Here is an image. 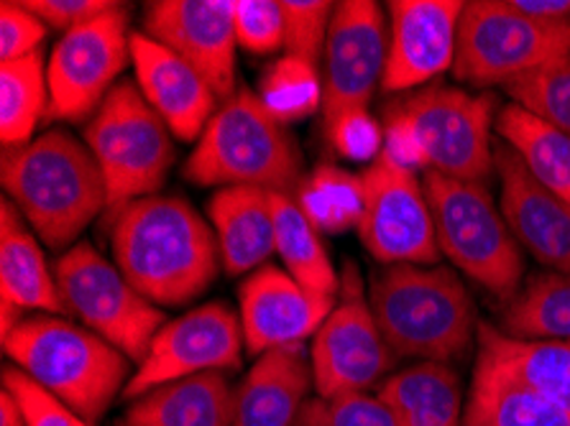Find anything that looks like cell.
Returning a JSON list of instances; mask_svg holds the SVG:
<instances>
[{
  "mask_svg": "<svg viewBox=\"0 0 570 426\" xmlns=\"http://www.w3.org/2000/svg\"><path fill=\"white\" fill-rule=\"evenodd\" d=\"M3 388L19 398L29 426H92L80 414H75L72 408L59 402V398L47 394L39 384H33L19 368L3 370Z\"/></svg>",
  "mask_w": 570,
  "mask_h": 426,
  "instance_id": "cell-38",
  "label": "cell"
},
{
  "mask_svg": "<svg viewBox=\"0 0 570 426\" xmlns=\"http://www.w3.org/2000/svg\"><path fill=\"white\" fill-rule=\"evenodd\" d=\"M220 266L228 276L254 274L276 254L272 192L262 187H223L207 205Z\"/></svg>",
  "mask_w": 570,
  "mask_h": 426,
  "instance_id": "cell-22",
  "label": "cell"
},
{
  "mask_svg": "<svg viewBox=\"0 0 570 426\" xmlns=\"http://www.w3.org/2000/svg\"><path fill=\"white\" fill-rule=\"evenodd\" d=\"M327 128V136L335 149L351 161H376L384 151V128L368 116V110H351L335 118Z\"/></svg>",
  "mask_w": 570,
  "mask_h": 426,
  "instance_id": "cell-40",
  "label": "cell"
},
{
  "mask_svg": "<svg viewBox=\"0 0 570 426\" xmlns=\"http://www.w3.org/2000/svg\"><path fill=\"white\" fill-rule=\"evenodd\" d=\"M131 62L138 90L171 133L183 141H200L220 108V98L205 77L144 31L131 33Z\"/></svg>",
  "mask_w": 570,
  "mask_h": 426,
  "instance_id": "cell-20",
  "label": "cell"
},
{
  "mask_svg": "<svg viewBox=\"0 0 570 426\" xmlns=\"http://www.w3.org/2000/svg\"><path fill=\"white\" fill-rule=\"evenodd\" d=\"M389 57V23L374 0L335 3L323 55V118L331 126L351 110H368L382 87Z\"/></svg>",
  "mask_w": 570,
  "mask_h": 426,
  "instance_id": "cell-15",
  "label": "cell"
},
{
  "mask_svg": "<svg viewBox=\"0 0 570 426\" xmlns=\"http://www.w3.org/2000/svg\"><path fill=\"white\" fill-rule=\"evenodd\" d=\"M236 390L223 373L171 380L128 406L120 426H233Z\"/></svg>",
  "mask_w": 570,
  "mask_h": 426,
  "instance_id": "cell-23",
  "label": "cell"
},
{
  "mask_svg": "<svg viewBox=\"0 0 570 426\" xmlns=\"http://www.w3.org/2000/svg\"><path fill=\"white\" fill-rule=\"evenodd\" d=\"M499 333L514 340L570 343V274L532 276L504 307Z\"/></svg>",
  "mask_w": 570,
  "mask_h": 426,
  "instance_id": "cell-30",
  "label": "cell"
},
{
  "mask_svg": "<svg viewBox=\"0 0 570 426\" xmlns=\"http://www.w3.org/2000/svg\"><path fill=\"white\" fill-rule=\"evenodd\" d=\"M499 210L517 242L550 271L570 274V205L540 185L502 138H494Z\"/></svg>",
  "mask_w": 570,
  "mask_h": 426,
  "instance_id": "cell-19",
  "label": "cell"
},
{
  "mask_svg": "<svg viewBox=\"0 0 570 426\" xmlns=\"http://www.w3.org/2000/svg\"><path fill=\"white\" fill-rule=\"evenodd\" d=\"M144 33L200 72L223 102L236 95L233 0H154L144 11Z\"/></svg>",
  "mask_w": 570,
  "mask_h": 426,
  "instance_id": "cell-16",
  "label": "cell"
},
{
  "mask_svg": "<svg viewBox=\"0 0 570 426\" xmlns=\"http://www.w3.org/2000/svg\"><path fill=\"white\" fill-rule=\"evenodd\" d=\"M233 26L238 47L252 55L284 49V13L276 0H233Z\"/></svg>",
  "mask_w": 570,
  "mask_h": 426,
  "instance_id": "cell-37",
  "label": "cell"
},
{
  "mask_svg": "<svg viewBox=\"0 0 570 426\" xmlns=\"http://www.w3.org/2000/svg\"><path fill=\"white\" fill-rule=\"evenodd\" d=\"M0 299L23 311L67 315L55 271L47 266L37 238L26 228L19 207L3 199L0 215Z\"/></svg>",
  "mask_w": 570,
  "mask_h": 426,
  "instance_id": "cell-25",
  "label": "cell"
},
{
  "mask_svg": "<svg viewBox=\"0 0 570 426\" xmlns=\"http://www.w3.org/2000/svg\"><path fill=\"white\" fill-rule=\"evenodd\" d=\"M240 327L246 350L264 355L274 347L305 343L335 309L333 294H317L276 266H262L240 284Z\"/></svg>",
  "mask_w": 570,
  "mask_h": 426,
  "instance_id": "cell-18",
  "label": "cell"
},
{
  "mask_svg": "<svg viewBox=\"0 0 570 426\" xmlns=\"http://www.w3.org/2000/svg\"><path fill=\"white\" fill-rule=\"evenodd\" d=\"M315 386L305 343L274 347L258 355L236 388L233 426H297Z\"/></svg>",
  "mask_w": 570,
  "mask_h": 426,
  "instance_id": "cell-21",
  "label": "cell"
},
{
  "mask_svg": "<svg viewBox=\"0 0 570 426\" xmlns=\"http://www.w3.org/2000/svg\"><path fill=\"white\" fill-rule=\"evenodd\" d=\"M335 6L327 0H282L284 51L317 67L325 55Z\"/></svg>",
  "mask_w": 570,
  "mask_h": 426,
  "instance_id": "cell-35",
  "label": "cell"
},
{
  "mask_svg": "<svg viewBox=\"0 0 570 426\" xmlns=\"http://www.w3.org/2000/svg\"><path fill=\"white\" fill-rule=\"evenodd\" d=\"M272 210L276 225V256L282 258L284 271L307 289L335 297L338 276H335L320 230L302 212L297 199L284 192H272Z\"/></svg>",
  "mask_w": 570,
  "mask_h": 426,
  "instance_id": "cell-29",
  "label": "cell"
},
{
  "mask_svg": "<svg viewBox=\"0 0 570 426\" xmlns=\"http://www.w3.org/2000/svg\"><path fill=\"white\" fill-rule=\"evenodd\" d=\"M497 138L512 149L542 187L570 205V136L524 108H499Z\"/></svg>",
  "mask_w": 570,
  "mask_h": 426,
  "instance_id": "cell-28",
  "label": "cell"
},
{
  "mask_svg": "<svg viewBox=\"0 0 570 426\" xmlns=\"http://www.w3.org/2000/svg\"><path fill=\"white\" fill-rule=\"evenodd\" d=\"M110 248L138 294L161 307L200 297L215 281L220 250L215 230L183 197H144L110 217Z\"/></svg>",
  "mask_w": 570,
  "mask_h": 426,
  "instance_id": "cell-1",
  "label": "cell"
},
{
  "mask_svg": "<svg viewBox=\"0 0 570 426\" xmlns=\"http://www.w3.org/2000/svg\"><path fill=\"white\" fill-rule=\"evenodd\" d=\"M463 426H570V414L476 358Z\"/></svg>",
  "mask_w": 570,
  "mask_h": 426,
  "instance_id": "cell-27",
  "label": "cell"
},
{
  "mask_svg": "<svg viewBox=\"0 0 570 426\" xmlns=\"http://www.w3.org/2000/svg\"><path fill=\"white\" fill-rule=\"evenodd\" d=\"M563 55H570V19L538 21L512 0H473L458 31L453 75L471 87H504Z\"/></svg>",
  "mask_w": 570,
  "mask_h": 426,
  "instance_id": "cell-8",
  "label": "cell"
},
{
  "mask_svg": "<svg viewBox=\"0 0 570 426\" xmlns=\"http://www.w3.org/2000/svg\"><path fill=\"white\" fill-rule=\"evenodd\" d=\"M517 11L538 21L570 19V0H512Z\"/></svg>",
  "mask_w": 570,
  "mask_h": 426,
  "instance_id": "cell-42",
  "label": "cell"
},
{
  "mask_svg": "<svg viewBox=\"0 0 570 426\" xmlns=\"http://www.w3.org/2000/svg\"><path fill=\"white\" fill-rule=\"evenodd\" d=\"M309 360L317 396L325 398L366 394L396 365L353 266L343 278V301L313 337Z\"/></svg>",
  "mask_w": 570,
  "mask_h": 426,
  "instance_id": "cell-13",
  "label": "cell"
},
{
  "mask_svg": "<svg viewBox=\"0 0 570 426\" xmlns=\"http://www.w3.org/2000/svg\"><path fill=\"white\" fill-rule=\"evenodd\" d=\"M244 327L228 304L210 301L159 329L146 358L126 386V398H138L171 380L203 373H226L244 360Z\"/></svg>",
  "mask_w": 570,
  "mask_h": 426,
  "instance_id": "cell-14",
  "label": "cell"
},
{
  "mask_svg": "<svg viewBox=\"0 0 570 426\" xmlns=\"http://www.w3.org/2000/svg\"><path fill=\"white\" fill-rule=\"evenodd\" d=\"M295 199L317 230H358L364 217V177L335 167H320L302 179Z\"/></svg>",
  "mask_w": 570,
  "mask_h": 426,
  "instance_id": "cell-32",
  "label": "cell"
},
{
  "mask_svg": "<svg viewBox=\"0 0 570 426\" xmlns=\"http://www.w3.org/2000/svg\"><path fill=\"white\" fill-rule=\"evenodd\" d=\"M364 177V217L358 238L384 266H433L440 258L433 207L425 185L392 156L382 151Z\"/></svg>",
  "mask_w": 570,
  "mask_h": 426,
  "instance_id": "cell-11",
  "label": "cell"
},
{
  "mask_svg": "<svg viewBox=\"0 0 570 426\" xmlns=\"http://www.w3.org/2000/svg\"><path fill=\"white\" fill-rule=\"evenodd\" d=\"M371 309L396 358L451 365L479 340L471 294L445 266H384L371 278Z\"/></svg>",
  "mask_w": 570,
  "mask_h": 426,
  "instance_id": "cell-3",
  "label": "cell"
},
{
  "mask_svg": "<svg viewBox=\"0 0 570 426\" xmlns=\"http://www.w3.org/2000/svg\"><path fill=\"white\" fill-rule=\"evenodd\" d=\"M51 271L67 315L118 347L128 360L146 358L164 327V315L157 304L138 294L118 266L108 264L90 242H77L57 258Z\"/></svg>",
  "mask_w": 570,
  "mask_h": 426,
  "instance_id": "cell-9",
  "label": "cell"
},
{
  "mask_svg": "<svg viewBox=\"0 0 570 426\" xmlns=\"http://www.w3.org/2000/svg\"><path fill=\"white\" fill-rule=\"evenodd\" d=\"M3 187L23 220L49 248L72 246L102 210L108 195L88 143L67 130H47L3 151Z\"/></svg>",
  "mask_w": 570,
  "mask_h": 426,
  "instance_id": "cell-2",
  "label": "cell"
},
{
  "mask_svg": "<svg viewBox=\"0 0 570 426\" xmlns=\"http://www.w3.org/2000/svg\"><path fill=\"white\" fill-rule=\"evenodd\" d=\"M85 143L102 171L108 212L154 197L175 164L171 130L134 82H118L85 126Z\"/></svg>",
  "mask_w": 570,
  "mask_h": 426,
  "instance_id": "cell-7",
  "label": "cell"
},
{
  "mask_svg": "<svg viewBox=\"0 0 570 426\" xmlns=\"http://www.w3.org/2000/svg\"><path fill=\"white\" fill-rule=\"evenodd\" d=\"M23 6L37 13L49 29L67 33L77 26L100 19L102 13L116 11L120 3H114V0H23Z\"/></svg>",
  "mask_w": 570,
  "mask_h": 426,
  "instance_id": "cell-41",
  "label": "cell"
},
{
  "mask_svg": "<svg viewBox=\"0 0 570 426\" xmlns=\"http://www.w3.org/2000/svg\"><path fill=\"white\" fill-rule=\"evenodd\" d=\"M389 57L382 87L389 92L417 90L455 67L461 0H392Z\"/></svg>",
  "mask_w": 570,
  "mask_h": 426,
  "instance_id": "cell-17",
  "label": "cell"
},
{
  "mask_svg": "<svg viewBox=\"0 0 570 426\" xmlns=\"http://www.w3.org/2000/svg\"><path fill=\"white\" fill-rule=\"evenodd\" d=\"M258 100L279 123H295L299 118L323 110V77L317 67L297 57H284L264 75Z\"/></svg>",
  "mask_w": 570,
  "mask_h": 426,
  "instance_id": "cell-33",
  "label": "cell"
},
{
  "mask_svg": "<svg viewBox=\"0 0 570 426\" xmlns=\"http://www.w3.org/2000/svg\"><path fill=\"white\" fill-rule=\"evenodd\" d=\"M49 110L45 57L31 55L0 65V141L3 149L31 143L33 130Z\"/></svg>",
  "mask_w": 570,
  "mask_h": 426,
  "instance_id": "cell-31",
  "label": "cell"
},
{
  "mask_svg": "<svg viewBox=\"0 0 570 426\" xmlns=\"http://www.w3.org/2000/svg\"><path fill=\"white\" fill-rule=\"evenodd\" d=\"M476 343V358L570 414V343L514 340L487 321H479Z\"/></svg>",
  "mask_w": 570,
  "mask_h": 426,
  "instance_id": "cell-24",
  "label": "cell"
},
{
  "mask_svg": "<svg viewBox=\"0 0 570 426\" xmlns=\"http://www.w3.org/2000/svg\"><path fill=\"white\" fill-rule=\"evenodd\" d=\"M440 254L497 299L512 301L522 289V246L509 230L489 187L425 171Z\"/></svg>",
  "mask_w": 570,
  "mask_h": 426,
  "instance_id": "cell-6",
  "label": "cell"
},
{
  "mask_svg": "<svg viewBox=\"0 0 570 426\" xmlns=\"http://www.w3.org/2000/svg\"><path fill=\"white\" fill-rule=\"evenodd\" d=\"M183 174L197 187H262L292 195L302 185V156L287 126L256 92L238 87L215 110Z\"/></svg>",
  "mask_w": 570,
  "mask_h": 426,
  "instance_id": "cell-5",
  "label": "cell"
},
{
  "mask_svg": "<svg viewBox=\"0 0 570 426\" xmlns=\"http://www.w3.org/2000/svg\"><path fill=\"white\" fill-rule=\"evenodd\" d=\"M417 138L425 171L463 181H487L494 174L497 98L463 87L433 85L410 95L394 110Z\"/></svg>",
  "mask_w": 570,
  "mask_h": 426,
  "instance_id": "cell-10",
  "label": "cell"
},
{
  "mask_svg": "<svg viewBox=\"0 0 570 426\" xmlns=\"http://www.w3.org/2000/svg\"><path fill=\"white\" fill-rule=\"evenodd\" d=\"M379 396L392 408L396 426H463V388L451 365H410L389 376Z\"/></svg>",
  "mask_w": 570,
  "mask_h": 426,
  "instance_id": "cell-26",
  "label": "cell"
},
{
  "mask_svg": "<svg viewBox=\"0 0 570 426\" xmlns=\"http://www.w3.org/2000/svg\"><path fill=\"white\" fill-rule=\"evenodd\" d=\"M128 59H131V31H128L126 6L62 33L47 67V118L69 120V123L92 118L116 87Z\"/></svg>",
  "mask_w": 570,
  "mask_h": 426,
  "instance_id": "cell-12",
  "label": "cell"
},
{
  "mask_svg": "<svg viewBox=\"0 0 570 426\" xmlns=\"http://www.w3.org/2000/svg\"><path fill=\"white\" fill-rule=\"evenodd\" d=\"M3 350L33 384L95 424L131 380V360L92 329L59 315L26 317Z\"/></svg>",
  "mask_w": 570,
  "mask_h": 426,
  "instance_id": "cell-4",
  "label": "cell"
},
{
  "mask_svg": "<svg viewBox=\"0 0 570 426\" xmlns=\"http://www.w3.org/2000/svg\"><path fill=\"white\" fill-rule=\"evenodd\" d=\"M47 31L49 26L37 13L29 11L23 0H19V3H11V0L0 3V59L3 62L39 55Z\"/></svg>",
  "mask_w": 570,
  "mask_h": 426,
  "instance_id": "cell-39",
  "label": "cell"
},
{
  "mask_svg": "<svg viewBox=\"0 0 570 426\" xmlns=\"http://www.w3.org/2000/svg\"><path fill=\"white\" fill-rule=\"evenodd\" d=\"M504 90L514 106L570 136V55L517 77Z\"/></svg>",
  "mask_w": 570,
  "mask_h": 426,
  "instance_id": "cell-34",
  "label": "cell"
},
{
  "mask_svg": "<svg viewBox=\"0 0 570 426\" xmlns=\"http://www.w3.org/2000/svg\"><path fill=\"white\" fill-rule=\"evenodd\" d=\"M0 426H29L26 424L19 398L8 388H3V394H0Z\"/></svg>",
  "mask_w": 570,
  "mask_h": 426,
  "instance_id": "cell-43",
  "label": "cell"
},
{
  "mask_svg": "<svg viewBox=\"0 0 570 426\" xmlns=\"http://www.w3.org/2000/svg\"><path fill=\"white\" fill-rule=\"evenodd\" d=\"M297 426H396V419L382 396L345 394L309 398Z\"/></svg>",
  "mask_w": 570,
  "mask_h": 426,
  "instance_id": "cell-36",
  "label": "cell"
}]
</instances>
